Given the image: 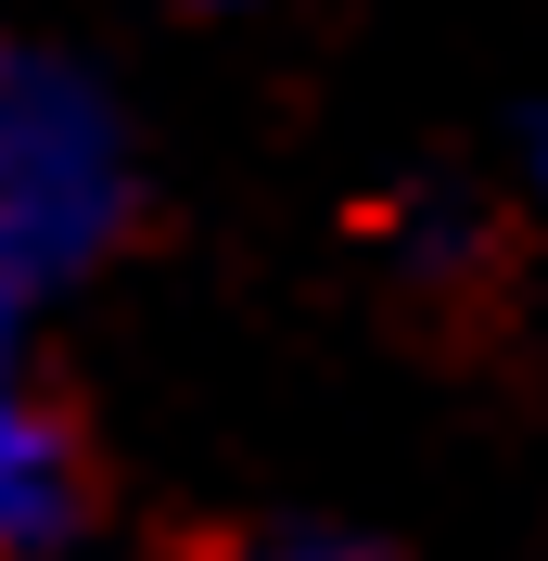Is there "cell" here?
<instances>
[{"label":"cell","mask_w":548,"mask_h":561,"mask_svg":"<svg viewBox=\"0 0 548 561\" xmlns=\"http://www.w3.org/2000/svg\"><path fill=\"white\" fill-rule=\"evenodd\" d=\"M179 13H242V0H179Z\"/></svg>","instance_id":"4"},{"label":"cell","mask_w":548,"mask_h":561,"mask_svg":"<svg viewBox=\"0 0 548 561\" xmlns=\"http://www.w3.org/2000/svg\"><path fill=\"white\" fill-rule=\"evenodd\" d=\"M77 524H90L77 434H65V409L26 383V345H0V549H65Z\"/></svg>","instance_id":"2"},{"label":"cell","mask_w":548,"mask_h":561,"mask_svg":"<svg viewBox=\"0 0 548 561\" xmlns=\"http://www.w3.org/2000/svg\"><path fill=\"white\" fill-rule=\"evenodd\" d=\"M536 192H548V115H536Z\"/></svg>","instance_id":"3"},{"label":"cell","mask_w":548,"mask_h":561,"mask_svg":"<svg viewBox=\"0 0 548 561\" xmlns=\"http://www.w3.org/2000/svg\"><path fill=\"white\" fill-rule=\"evenodd\" d=\"M128 205H140V153L115 90L65 51L0 38V280L52 307L65 280H90L115 255Z\"/></svg>","instance_id":"1"}]
</instances>
